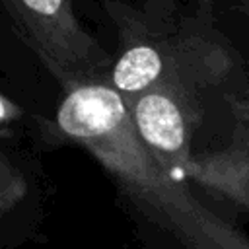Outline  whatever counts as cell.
<instances>
[{
    "mask_svg": "<svg viewBox=\"0 0 249 249\" xmlns=\"http://www.w3.org/2000/svg\"><path fill=\"white\" fill-rule=\"evenodd\" d=\"M53 136L84 148L144 216L181 249H249V235L200 202L142 144L123 95L105 82L66 91L51 123Z\"/></svg>",
    "mask_w": 249,
    "mask_h": 249,
    "instance_id": "obj_1",
    "label": "cell"
},
{
    "mask_svg": "<svg viewBox=\"0 0 249 249\" xmlns=\"http://www.w3.org/2000/svg\"><path fill=\"white\" fill-rule=\"evenodd\" d=\"M21 39L68 91L95 82L107 54L76 18L72 0H0Z\"/></svg>",
    "mask_w": 249,
    "mask_h": 249,
    "instance_id": "obj_2",
    "label": "cell"
},
{
    "mask_svg": "<svg viewBox=\"0 0 249 249\" xmlns=\"http://www.w3.org/2000/svg\"><path fill=\"white\" fill-rule=\"evenodd\" d=\"M230 70V58L222 47L196 37L181 41L130 43L111 70V86L124 101L156 88L175 86L195 91L212 86Z\"/></svg>",
    "mask_w": 249,
    "mask_h": 249,
    "instance_id": "obj_3",
    "label": "cell"
},
{
    "mask_svg": "<svg viewBox=\"0 0 249 249\" xmlns=\"http://www.w3.org/2000/svg\"><path fill=\"white\" fill-rule=\"evenodd\" d=\"M126 105L142 144L171 175L181 179V171L193 156L195 91L175 86H156L132 97Z\"/></svg>",
    "mask_w": 249,
    "mask_h": 249,
    "instance_id": "obj_4",
    "label": "cell"
},
{
    "mask_svg": "<svg viewBox=\"0 0 249 249\" xmlns=\"http://www.w3.org/2000/svg\"><path fill=\"white\" fill-rule=\"evenodd\" d=\"M181 179L193 181L249 212V124L237 121L231 142L224 148L193 152Z\"/></svg>",
    "mask_w": 249,
    "mask_h": 249,
    "instance_id": "obj_5",
    "label": "cell"
},
{
    "mask_svg": "<svg viewBox=\"0 0 249 249\" xmlns=\"http://www.w3.org/2000/svg\"><path fill=\"white\" fill-rule=\"evenodd\" d=\"M27 195V181L19 167L0 154V216L12 212Z\"/></svg>",
    "mask_w": 249,
    "mask_h": 249,
    "instance_id": "obj_6",
    "label": "cell"
},
{
    "mask_svg": "<svg viewBox=\"0 0 249 249\" xmlns=\"http://www.w3.org/2000/svg\"><path fill=\"white\" fill-rule=\"evenodd\" d=\"M23 117V109L0 91V136H10L16 123Z\"/></svg>",
    "mask_w": 249,
    "mask_h": 249,
    "instance_id": "obj_7",
    "label": "cell"
},
{
    "mask_svg": "<svg viewBox=\"0 0 249 249\" xmlns=\"http://www.w3.org/2000/svg\"><path fill=\"white\" fill-rule=\"evenodd\" d=\"M233 113H235L237 121L249 124V101H235L233 103Z\"/></svg>",
    "mask_w": 249,
    "mask_h": 249,
    "instance_id": "obj_8",
    "label": "cell"
},
{
    "mask_svg": "<svg viewBox=\"0 0 249 249\" xmlns=\"http://www.w3.org/2000/svg\"><path fill=\"white\" fill-rule=\"evenodd\" d=\"M196 2H200V4H210L212 0H196Z\"/></svg>",
    "mask_w": 249,
    "mask_h": 249,
    "instance_id": "obj_9",
    "label": "cell"
},
{
    "mask_svg": "<svg viewBox=\"0 0 249 249\" xmlns=\"http://www.w3.org/2000/svg\"><path fill=\"white\" fill-rule=\"evenodd\" d=\"M247 2H249V0H247Z\"/></svg>",
    "mask_w": 249,
    "mask_h": 249,
    "instance_id": "obj_10",
    "label": "cell"
}]
</instances>
